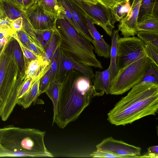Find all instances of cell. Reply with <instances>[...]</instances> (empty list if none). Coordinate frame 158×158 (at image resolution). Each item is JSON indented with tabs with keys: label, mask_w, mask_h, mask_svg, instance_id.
<instances>
[{
	"label": "cell",
	"mask_w": 158,
	"mask_h": 158,
	"mask_svg": "<svg viewBox=\"0 0 158 158\" xmlns=\"http://www.w3.org/2000/svg\"><path fill=\"white\" fill-rule=\"evenodd\" d=\"M3 57L2 56L0 59V84L2 85L1 96L3 92V81L7 67V59L4 54H3Z\"/></svg>",
	"instance_id": "35"
},
{
	"label": "cell",
	"mask_w": 158,
	"mask_h": 158,
	"mask_svg": "<svg viewBox=\"0 0 158 158\" xmlns=\"http://www.w3.org/2000/svg\"><path fill=\"white\" fill-rule=\"evenodd\" d=\"M121 0H99L98 2L111 8Z\"/></svg>",
	"instance_id": "41"
},
{
	"label": "cell",
	"mask_w": 158,
	"mask_h": 158,
	"mask_svg": "<svg viewBox=\"0 0 158 158\" xmlns=\"http://www.w3.org/2000/svg\"><path fill=\"white\" fill-rule=\"evenodd\" d=\"M38 77L34 78L30 77L27 79L23 81L19 91L18 96V99L21 98L27 92L30 88L34 80Z\"/></svg>",
	"instance_id": "36"
},
{
	"label": "cell",
	"mask_w": 158,
	"mask_h": 158,
	"mask_svg": "<svg viewBox=\"0 0 158 158\" xmlns=\"http://www.w3.org/2000/svg\"><path fill=\"white\" fill-rule=\"evenodd\" d=\"M93 79V86L97 91H103L106 94H109L111 84L109 68L102 71H97Z\"/></svg>",
	"instance_id": "17"
},
{
	"label": "cell",
	"mask_w": 158,
	"mask_h": 158,
	"mask_svg": "<svg viewBox=\"0 0 158 158\" xmlns=\"http://www.w3.org/2000/svg\"><path fill=\"white\" fill-rule=\"evenodd\" d=\"M158 109V84L139 83L133 87L107 114V120L125 126L145 116L155 115Z\"/></svg>",
	"instance_id": "2"
},
{
	"label": "cell",
	"mask_w": 158,
	"mask_h": 158,
	"mask_svg": "<svg viewBox=\"0 0 158 158\" xmlns=\"http://www.w3.org/2000/svg\"><path fill=\"white\" fill-rule=\"evenodd\" d=\"M141 1L133 0L129 11L119 21L118 30L124 37L135 36L138 32L137 25Z\"/></svg>",
	"instance_id": "11"
},
{
	"label": "cell",
	"mask_w": 158,
	"mask_h": 158,
	"mask_svg": "<svg viewBox=\"0 0 158 158\" xmlns=\"http://www.w3.org/2000/svg\"><path fill=\"white\" fill-rule=\"evenodd\" d=\"M13 41L12 50L15 60L16 62L23 78L25 72V64L23 52L18 41L15 39Z\"/></svg>",
	"instance_id": "25"
},
{
	"label": "cell",
	"mask_w": 158,
	"mask_h": 158,
	"mask_svg": "<svg viewBox=\"0 0 158 158\" xmlns=\"http://www.w3.org/2000/svg\"><path fill=\"white\" fill-rule=\"evenodd\" d=\"M112 36L110 54V63L109 67L111 82L119 70L117 63V42L119 38L118 30H114Z\"/></svg>",
	"instance_id": "19"
},
{
	"label": "cell",
	"mask_w": 158,
	"mask_h": 158,
	"mask_svg": "<svg viewBox=\"0 0 158 158\" xmlns=\"http://www.w3.org/2000/svg\"><path fill=\"white\" fill-rule=\"evenodd\" d=\"M45 134L13 125L0 128V157H53L45 146Z\"/></svg>",
	"instance_id": "3"
},
{
	"label": "cell",
	"mask_w": 158,
	"mask_h": 158,
	"mask_svg": "<svg viewBox=\"0 0 158 158\" xmlns=\"http://www.w3.org/2000/svg\"><path fill=\"white\" fill-rule=\"evenodd\" d=\"M58 45V37L55 33L53 35L45 49V53L42 57L44 61L51 63L52 60Z\"/></svg>",
	"instance_id": "26"
},
{
	"label": "cell",
	"mask_w": 158,
	"mask_h": 158,
	"mask_svg": "<svg viewBox=\"0 0 158 158\" xmlns=\"http://www.w3.org/2000/svg\"><path fill=\"white\" fill-rule=\"evenodd\" d=\"M25 12L18 7L12 0H0V18L7 17L14 20L23 17Z\"/></svg>",
	"instance_id": "16"
},
{
	"label": "cell",
	"mask_w": 158,
	"mask_h": 158,
	"mask_svg": "<svg viewBox=\"0 0 158 158\" xmlns=\"http://www.w3.org/2000/svg\"><path fill=\"white\" fill-rule=\"evenodd\" d=\"M145 45L137 36L119 37L117 50V63L118 70L146 56Z\"/></svg>",
	"instance_id": "7"
},
{
	"label": "cell",
	"mask_w": 158,
	"mask_h": 158,
	"mask_svg": "<svg viewBox=\"0 0 158 158\" xmlns=\"http://www.w3.org/2000/svg\"><path fill=\"white\" fill-rule=\"evenodd\" d=\"M97 150L109 152L125 158H145L141 156V148L110 137L104 139L96 146Z\"/></svg>",
	"instance_id": "8"
},
{
	"label": "cell",
	"mask_w": 158,
	"mask_h": 158,
	"mask_svg": "<svg viewBox=\"0 0 158 158\" xmlns=\"http://www.w3.org/2000/svg\"><path fill=\"white\" fill-rule=\"evenodd\" d=\"M77 0L80 1H82V2L86 1L85 0Z\"/></svg>",
	"instance_id": "48"
},
{
	"label": "cell",
	"mask_w": 158,
	"mask_h": 158,
	"mask_svg": "<svg viewBox=\"0 0 158 158\" xmlns=\"http://www.w3.org/2000/svg\"><path fill=\"white\" fill-rule=\"evenodd\" d=\"M70 0L75 5L79 11L88 17L93 23L100 26L108 35L112 36L116 21L111 8L98 2L94 4L77 0Z\"/></svg>",
	"instance_id": "6"
},
{
	"label": "cell",
	"mask_w": 158,
	"mask_h": 158,
	"mask_svg": "<svg viewBox=\"0 0 158 158\" xmlns=\"http://www.w3.org/2000/svg\"><path fill=\"white\" fill-rule=\"evenodd\" d=\"M139 83H153L158 84V66L152 63Z\"/></svg>",
	"instance_id": "27"
},
{
	"label": "cell",
	"mask_w": 158,
	"mask_h": 158,
	"mask_svg": "<svg viewBox=\"0 0 158 158\" xmlns=\"http://www.w3.org/2000/svg\"><path fill=\"white\" fill-rule=\"evenodd\" d=\"M30 49L35 54L39 57H43L45 53L44 48L39 44L35 43L32 39L30 42Z\"/></svg>",
	"instance_id": "38"
},
{
	"label": "cell",
	"mask_w": 158,
	"mask_h": 158,
	"mask_svg": "<svg viewBox=\"0 0 158 158\" xmlns=\"http://www.w3.org/2000/svg\"><path fill=\"white\" fill-rule=\"evenodd\" d=\"M136 35L137 37L145 44H151L158 48V34L139 31H138Z\"/></svg>",
	"instance_id": "28"
},
{
	"label": "cell",
	"mask_w": 158,
	"mask_h": 158,
	"mask_svg": "<svg viewBox=\"0 0 158 158\" xmlns=\"http://www.w3.org/2000/svg\"><path fill=\"white\" fill-rule=\"evenodd\" d=\"M61 86V82L56 79L51 82L45 93L52 100L53 107V121L57 113V107Z\"/></svg>",
	"instance_id": "22"
},
{
	"label": "cell",
	"mask_w": 158,
	"mask_h": 158,
	"mask_svg": "<svg viewBox=\"0 0 158 158\" xmlns=\"http://www.w3.org/2000/svg\"><path fill=\"white\" fill-rule=\"evenodd\" d=\"M138 31H144L158 34V18L153 15H148L138 22Z\"/></svg>",
	"instance_id": "23"
},
{
	"label": "cell",
	"mask_w": 158,
	"mask_h": 158,
	"mask_svg": "<svg viewBox=\"0 0 158 158\" xmlns=\"http://www.w3.org/2000/svg\"><path fill=\"white\" fill-rule=\"evenodd\" d=\"M131 6L130 0H122L111 8L112 13L116 21H120L127 14Z\"/></svg>",
	"instance_id": "24"
},
{
	"label": "cell",
	"mask_w": 158,
	"mask_h": 158,
	"mask_svg": "<svg viewBox=\"0 0 158 158\" xmlns=\"http://www.w3.org/2000/svg\"><path fill=\"white\" fill-rule=\"evenodd\" d=\"M150 15L158 18V0H142L138 16V22Z\"/></svg>",
	"instance_id": "20"
},
{
	"label": "cell",
	"mask_w": 158,
	"mask_h": 158,
	"mask_svg": "<svg viewBox=\"0 0 158 158\" xmlns=\"http://www.w3.org/2000/svg\"><path fill=\"white\" fill-rule=\"evenodd\" d=\"M81 14L86 26L94 39L95 42L93 45L95 52L99 56L110 58L111 46L105 42L103 36L98 31L90 19L83 14Z\"/></svg>",
	"instance_id": "12"
},
{
	"label": "cell",
	"mask_w": 158,
	"mask_h": 158,
	"mask_svg": "<svg viewBox=\"0 0 158 158\" xmlns=\"http://www.w3.org/2000/svg\"><path fill=\"white\" fill-rule=\"evenodd\" d=\"M18 42L19 43L23 52L26 69L29 64L31 61L36 60L40 57L37 56L31 51L26 48L19 41Z\"/></svg>",
	"instance_id": "32"
},
{
	"label": "cell",
	"mask_w": 158,
	"mask_h": 158,
	"mask_svg": "<svg viewBox=\"0 0 158 158\" xmlns=\"http://www.w3.org/2000/svg\"><path fill=\"white\" fill-rule=\"evenodd\" d=\"M35 3H37V0H34Z\"/></svg>",
	"instance_id": "47"
},
{
	"label": "cell",
	"mask_w": 158,
	"mask_h": 158,
	"mask_svg": "<svg viewBox=\"0 0 158 158\" xmlns=\"http://www.w3.org/2000/svg\"><path fill=\"white\" fill-rule=\"evenodd\" d=\"M34 0H23V9L25 12L34 4Z\"/></svg>",
	"instance_id": "42"
},
{
	"label": "cell",
	"mask_w": 158,
	"mask_h": 158,
	"mask_svg": "<svg viewBox=\"0 0 158 158\" xmlns=\"http://www.w3.org/2000/svg\"><path fill=\"white\" fill-rule=\"evenodd\" d=\"M9 36H11V35L9 33L0 32V39Z\"/></svg>",
	"instance_id": "44"
},
{
	"label": "cell",
	"mask_w": 158,
	"mask_h": 158,
	"mask_svg": "<svg viewBox=\"0 0 158 158\" xmlns=\"http://www.w3.org/2000/svg\"><path fill=\"white\" fill-rule=\"evenodd\" d=\"M15 5L20 10L25 12L23 9V0H12Z\"/></svg>",
	"instance_id": "43"
},
{
	"label": "cell",
	"mask_w": 158,
	"mask_h": 158,
	"mask_svg": "<svg viewBox=\"0 0 158 158\" xmlns=\"http://www.w3.org/2000/svg\"><path fill=\"white\" fill-rule=\"evenodd\" d=\"M61 82L57 113L52 124L55 122L63 129L78 117L92 98L105 93L98 92L92 82L75 70L65 73Z\"/></svg>",
	"instance_id": "1"
},
{
	"label": "cell",
	"mask_w": 158,
	"mask_h": 158,
	"mask_svg": "<svg viewBox=\"0 0 158 158\" xmlns=\"http://www.w3.org/2000/svg\"><path fill=\"white\" fill-rule=\"evenodd\" d=\"M23 25V17H19L15 20H12L11 26L13 31L20 30L22 29Z\"/></svg>",
	"instance_id": "39"
},
{
	"label": "cell",
	"mask_w": 158,
	"mask_h": 158,
	"mask_svg": "<svg viewBox=\"0 0 158 158\" xmlns=\"http://www.w3.org/2000/svg\"><path fill=\"white\" fill-rule=\"evenodd\" d=\"M12 20L7 17L0 18V32L8 33L11 35L14 33L11 26Z\"/></svg>",
	"instance_id": "34"
},
{
	"label": "cell",
	"mask_w": 158,
	"mask_h": 158,
	"mask_svg": "<svg viewBox=\"0 0 158 158\" xmlns=\"http://www.w3.org/2000/svg\"><path fill=\"white\" fill-rule=\"evenodd\" d=\"M93 157L98 158H125L124 156L109 152L97 150L90 154Z\"/></svg>",
	"instance_id": "37"
},
{
	"label": "cell",
	"mask_w": 158,
	"mask_h": 158,
	"mask_svg": "<svg viewBox=\"0 0 158 158\" xmlns=\"http://www.w3.org/2000/svg\"><path fill=\"white\" fill-rule=\"evenodd\" d=\"M42 77H39L34 80L30 88L21 98H19L17 104L24 108H28L32 102H34L40 95L39 94V85Z\"/></svg>",
	"instance_id": "15"
},
{
	"label": "cell",
	"mask_w": 158,
	"mask_h": 158,
	"mask_svg": "<svg viewBox=\"0 0 158 158\" xmlns=\"http://www.w3.org/2000/svg\"><path fill=\"white\" fill-rule=\"evenodd\" d=\"M50 64L44 61L41 57L32 61L26 69L23 79L25 81L30 77L43 76L49 69Z\"/></svg>",
	"instance_id": "14"
},
{
	"label": "cell",
	"mask_w": 158,
	"mask_h": 158,
	"mask_svg": "<svg viewBox=\"0 0 158 158\" xmlns=\"http://www.w3.org/2000/svg\"></svg>",
	"instance_id": "50"
},
{
	"label": "cell",
	"mask_w": 158,
	"mask_h": 158,
	"mask_svg": "<svg viewBox=\"0 0 158 158\" xmlns=\"http://www.w3.org/2000/svg\"><path fill=\"white\" fill-rule=\"evenodd\" d=\"M145 50L146 56L152 63L158 66V48L151 44H146Z\"/></svg>",
	"instance_id": "31"
},
{
	"label": "cell",
	"mask_w": 158,
	"mask_h": 158,
	"mask_svg": "<svg viewBox=\"0 0 158 158\" xmlns=\"http://www.w3.org/2000/svg\"><path fill=\"white\" fill-rule=\"evenodd\" d=\"M85 1L87 2L94 4H96L98 2L96 1V0H85Z\"/></svg>",
	"instance_id": "45"
},
{
	"label": "cell",
	"mask_w": 158,
	"mask_h": 158,
	"mask_svg": "<svg viewBox=\"0 0 158 158\" xmlns=\"http://www.w3.org/2000/svg\"><path fill=\"white\" fill-rule=\"evenodd\" d=\"M152 63L151 60L145 56L119 70L111 81L109 94H122L139 83Z\"/></svg>",
	"instance_id": "5"
},
{
	"label": "cell",
	"mask_w": 158,
	"mask_h": 158,
	"mask_svg": "<svg viewBox=\"0 0 158 158\" xmlns=\"http://www.w3.org/2000/svg\"><path fill=\"white\" fill-rule=\"evenodd\" d=\"M146 158H158V146H153L148 149V152L144 155Z\"/></svg>",
	"instance_id": "40"
},
{
	"label": "cell",
	"mask_w": 158,
	"mask_h": 158,
	"mask_svg": "<svg viewBox=\"0 0 158 158\" xmlns=\"http://www.w3.org/2000/svg\"><path fill=\"white\" fill-rule=\"evenodd\" d=\"M56 25L50 29L41 30L34 28L31 37L45 50L53 35L56 33Z\"/></svg>",
	"instance_id": "21"
},
{
	"label": "cell",
	"mask_w": 158,
	"mask_h": 158,
	"mask_svg": "<svg viewBox=\"0 0 158 158\" xmlns=\"http://www.w3.org/2000/svg\"><path fill=\"white\" fill-rule=\"evenodd\" d=\"M51 83L50 68L41 77L39 85V95L45 93Z\"/></svg>",
	"instance_id": "33"
},
{
	"label": "cell",
	"mask_w": 158,
	"mask_h": 158,
	"mask_svg": "<svg viewBox=\"0 0 158 158\" xmlns=\"http://www.w3.org/2000/svg\"><path fill=\"white\" fill-rule=\"evenodd\" d=\"M24 15L35 29H50L56 25L57 19L46 14L37 3L26 10Z\"/></svg>",
	"instance_id": "9"
},
{
	"label": "cell",
	"mask_w": 158,
	"mask_h": 158,
	"mask_svg": "<svg viewBox=\"0 0 158 158\" xmlns=\"http://www.w3.org/2000/svg\"><path fill=\"white\" fill-rule=\"evenodd\" d=\"M60 52V49L58 45L50 64V70L51 82L56 78L59 65Z\"/></svg>",
	"instance_id": "29"
},
{
	"label": "cell",
	"mask_w": 158,
	"mask_h": 158,
	"mask_svg": "<svg viewBox=\"0 0 158 158\" xmlns=\"http://www.w3.org/2000/svg\"><path fill=\"white\" fill-rule=\"evenodd\" d=\"M72 70L79 72L92 82L94 74L91 67L85 65L67 56L60 49L59 65L55 79L61 82L64 74Z\"/></svg>",
	"instance_id": "10"
},
{
	"label": "cell",
	"mask_w": 158,
	"mask_h": 158,
	"mask_svg": "<svg viewBox=\"0 0 158 158\" xmlns=\"http://www.w3.org/2000/svg\"><path fill=\"white\" fill-rule=\"evenodd\" d=\"M97 2H98L99 0H96Z\"/></svg>",
	"instance_id": "49"
},
{
	"label": "cell",
	"mask_w": 158,
	"mask_h": 158,
	"mask_svg": "<svg viewBox=\"0 0 158 158\" xmlns=\"http://www.w3.org/2000/svg\"><path fill=\"white\" fill-rule=\"evenodd\" d=\"M37 3L46 14L57 19L63 18L64 9L57 0H37Z\"/></svg>",
	"instance_id": "18"
},
{
	"label": "cell",
	"mask_w": 158,
	"mask_h": 158,
	"mask_svg": "<svg viewBox=\"0 0 158 158\" xmlns=\"http://www.w3.org/2000/svg\"><path fill=\"white\" fill-rule=\"evenodd\" d=\"M64 1L71 11L77 25L78 30V33L94 44L95 42L94 39L86 26L82 15L75 5L70 0Z\"/></svg>",
	"instance_id": "13"
},
{
	"label": "cell",
	"mask_w": 158,
	"mask_h": 158,
	"mask_svg": "<svg viewBox=\"0 0 158 158\" xmlns=\"http://www.w3.org/2000/svg\"><path fill=\"white\" fill-rule=\"evenodd\" d=\"M11 36L29 50L30 42L32 39L23 29L15 31L11 35Z\"/></svg>",
	"instance_id": "30"
},
{
	"label": "cell",
	"mask_w": 158,
	"mask_h": 158,
	"mask_svg": "<svg viewBox=\"0 0 158 158\" xmlns=\"http://www.w3.org/2000/svg\"><path fill=\"white\" fill-rule=\"evenodd\" d=\"M56 27L59 48L66 56L85 65L103 69L94 53V46L81 36L65 18L57 19Z\"/></svg>",
	"instance_id": "4"
},
{
	"label": "cell",
	"mask_w": 158,
	"mask_h": 158,
	"mask_svg": "<svg viewBox=\"0 0 158 158\" xmlns=\"http://www.w3.org/2000/svg\"><path fill=\"white\" fill-rule=\"evenodd\" d=\"M5 46H2L0 47V56L1 55L4 49Z\"/></svg>",
	"instance_id": "46"
}]
</instances>
